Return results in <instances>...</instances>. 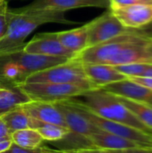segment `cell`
Segmentation results:
<instances>
[{
	"mask_svg": "<svg viewBox=\"0 0 152 153\" xmlns=\"http://www.w3.org/2000/svg\"><path fill=\"white\" fill-rule=\"evenodd\" d=\"M72 153H107L106 151L99 148H81L76 150H69Z\"/></svg>",
	"mask_w": 152,
	"mask_h": 153,
	"instance_id": "28",
	"label": "cell"
},
{
	"mask_svg": "<svg viewBox=\"0 0 152 153\" xmlns=\"http://www.w3.org/2000/svg\"><path fill=\"white\" fill-rule=\"evenodd\" d=\"M20 107L27 115L38 121L67 127L62 114L54 103L30 100Z\"/></svg>",
	"mask_w": 152,
	"mask_h": 153,
	"instance_id": "14",
	"label": "cell"
},
{
	"mask_svg": "<svg viewBox=\"0 0 152 153\" xmlns=\"http://www.w3.org/2000/svg\"><path fill=\"white\" fill-rule=\"evenodd\" d=\"M73 99L99 117L134 127L152 134V130L144 126L124 104L120 102L116 96L102 89L87 91Z\"/></svg>",
	"mask_w": 152,
	"mask_h": 153,
	"instance_id": "4",
	"label": "cell"
},
{
	"mask_svg": "<svg viewBox=\"0 0 152 153\" xmlns=\"http://www.w3.org/2000/svg\"><path fill=\"white\" fill-rule=\"evenodd\" d=\"M41 148L44 153H72L69 150H54L46 146H41Z\"/></svg>",
	"mask_w": 152,
	"mask_h": 153,
	"instance_id": "32",
	"label": "cell"
},
{
	"mask_svg": "<svg viewBox=\"0 0 152 153\" xmlns=\"http://www.w3.org/2000/svg\"><path fill=\"white\" fill-rule=\"evenodd\" d=\"M118 72L128 78L131 77H152V64L139 63L114 66Z\"/></svg>",
	"mask_w": 152,
	"mask_h": 153,
	"instance_id": "23",
	"label": "cell"
},
{
	"mask_svg": "<svg viewBox=\"0 0 152 153\" xmlns=\"http://www.w3.org/2000/svg\"><path fill=\"white\" fill-rule=\"evenodd\" d=\"M30 101V98L18 87L8 86L0 89V116Z\"/></svg>",
	"mask_w": 152,
	"mask_h": 153,
	"instance_id": "19",
	"label": "cell"
},
{
	"mask_svg": "<svg viewBox=\"0 0 152 153\" xmlns=\"http://www.w3.org/2000/svg\"><path fill=\"white\" fill-rule=\"evenodd\" d=\"M110 10L128 29L139 30L152 22V5H128Z\"/></svg>",
	"mask_w": 152,
	"mask_h": 153,
	"instance_id": "13",
	"label": "cell"
},
{
	"mask_svg": "<svg viewBox=\"0 0 152 153\" xmlns=\"http://www.w3.org/2000/svg\"><path fill=\"white\" fill-rule=\"evenodd\" d=\"M12 144H13V142H12L11 138L0 142V153L8 151V150L11 148Z\"/></svg>",
	"mask_w": 152,
	"mask_h": 153,
	"instance_id": "30",
	"label": "cell"
},
{
	"mask_svg": "<svg viewBox=\"0 0 152 153\" xmlns=\"http://www.w3.org/2000/svg\"><path fill=\"white\" fill-rule=\"evenodd\" d=\"M150 150V152H151V153H152V149H149Z\"/></svg>",
	"mask_w": 152,
	"mask_h": 153,
	"instance_id": "37",
	"label": "cell"
},
{
	"mask_svg": "<svg viewBox=\"0 0 152 153\" xmlns=\"http://www.w3.org/2000/svg\"><path fill=\"white\" fill-rule=\"evenodd\" d=\"M12 17L5 35L0 39V53L22 49L26 38L39 26L57 22L64 24H75L76 22L68 20L65 12L53 10L21 11L11 9Z\"/></svg>",
	"mask_w": 152,
	"mask_h": 153,
	"instance_id": "2",
	"label": "cell"
},
{
	"mask_svg": "<svg viewBox=\"0 0 152 153\" xmlns=\"http://www.w3.org/2000/svg\"><path fill=\"white\" fill-rule=\"evenodd\" d=\"M76 58L82 63L112 66L152 64V35L131 30L108 41L85 48Z\"/></svg>",
	"mask_w": 152,
	"mask_h": 153,
	"instance_id": "1",
	"label": "cell"
},
{
	"mask_svg": "<svg viewBox=\"0 0 152 153\" xmlns=\"http://www.w3.org/2000/svg\"><path fill=\"white\" fill-rule=\"evenodd\" d=\"M23 50L30 54L74 59L78 54L65 48L59 41L56 32H45L35 35L25 44Z\"/></svg>",
	"mask_w": 152,
	"mask_h": 153,
	"instance_id": "10",
	"label": "cell"
},
{
	"mask_svg": "<svg viewBox=\"0 0 152 153\" xmlns=\"http://www.w3.org/2000/svg\"><path fill=\"white\" fill-rule=\"evenodd\" d=\"M116 97L144 126L152 130V107L123 97Z\"/></svg>",
	"mask_w": 152,
	"mask_h": 153,
	"instance_id": "21",
	"label": "cell"
},
{
	"mask_svg": "<svg viewBox=\"0 0 152 153\" xmlns=\"http://www.w3.org/2000/svg\"><path fill=\"white\" fill-rule=\"evenodd\" d=\"M36 130L39 133L44 141L49 142L62 141L71 134V131L67 127L47 123H43Z\"/></svg>",
	"mask_w": 152,
	"mask_h": 153,
	"instance_id": "22",
	"label": "cell"
},
{
	"mask_svg": "<svg viewBox=\"0 0 152 153\" xmlns=\"http://www.w3.org/2000/svg\"><path fill=\"white\" fill-rule=\"evenodd\" d=\"M60 43L67 49L80 54L87 48V29L86 25L73 29L70 30H64L56 32Z\"/></svg>",
	"mask_w": 152,
	"mask_h": 153,
	"instance_id": "18",
	"label": "cell"
},
{
	"mask_svg": "<svg viewBox=\"0 0 152 153\" xmlns=\"http://www.w3.org/2000/svg\"><path fill=\"white\" fill-rule=\"evenodd\" d=\"M131 81L152 90V77H131Z\"/></svg>",
	"mask_w": 152,
	"mask_h": 153,
	"instance_id": "27",
	"label": "cell"
},
{
	"mask_svg": "<svg viewBox=\"0 0 152 153\" xmlns=\"http://www.w3.org/2000/svg\"><path fill=\"white\" fill-rule=\"evenodd\" d=\"M99 89L115 96L129 99L152 107V90L131 81L129 78L109 83Z\"/></svg>",
	"mask_w": 152,
	"mask_h": 153,
	"instance_id": "12",
	"label": "cell"
},
{
	"mask_svg": "<svg viewBox=\"0 0 152 153\" xmlns=\"http://www.w3.org/2000/svg\"><path fill=\"white\" fill-rule=\"evenodd\" d=\"M0 117L4 122L10 134L18 130L27 128L37 129L43 124L42 122L38 121L27 115L20 106L3 114Z\"/></svg>",
	"mask_w": 152,
	"mask_h": 153,
	"instance_id": "17",
	"label": "cell"
},
{
	"mask_svg": "<svg viewBox=\"0 0 152 153\" xmlns=\"http://www.w3.org/2000/svg\"><path fill=\"white\" fill-rule=\"evenodd\" d=\"M70 100L83 113V115L89 119V121L101 131L110 133L123 137L126 140L134 142L145 149H152V134L136 129L134 127L99 117L98 115L90 111L73 98Z\"/></svg>",
	"mask_w": 152,
	"mask_h": 153,
	"instance_id": "7",
	"label": "cell"
},
{
	"mask_svg": "<svg viewBox=\"0 0 152 153\" xmlns=\"http://www.w3.org/2000/svg\"><path fill=\"white\" fill-rule=\"evenodd\" d=\"M4 87H5V86H4V84H3V83L0 82V89H2V88H4Z\"/></svg>",
	"mask_w": 152,
	"mask_h": 153,
	"instance_id": "34",
	"label": "cell"
},
{
	"mask_svg": "<svg viewBox=\"0 0 152 153\" xmlns=\"http://www.w3.org/2000/svg\"><path fill=\"white\" fill-rule=\"evenodd\" d=\"M13 143L23 149H37L42 145L43 138L36 129L18 130L10 134Z\"/></svg>",
	"mask_w": 152,
	"mask_h": 153,
	"instance_id": "20",
	"label": "cell"
},
{
	"mask_svg": "<svg viewBox=\"0 0 152 153\" xmlns=\"http://www.w3.org/2000/svg\"><path fill=\"white\" fill-rule=\"evenodd\" d=\"M2 137H10V133L4 122L0 117V138Z\"/></svg>",
	"mask_w": 152,
	"mask_h": 153,
	"instance_id": "29",
	"label": "cell"
},
{
	"mask_svg": "<svg viewBox=\"0 0 152 153\" xmlns=\"http://www.w3.org/2000/svg\"><path fill=\"white\" fill-rule=\"evenodd\" d=\"M89 139L94 148H99L101 150L124 151L133 148H143L134 142L104 131H100L90 135Z\"/></svg>",
	"mask_w": 152,
	"mask_h": 153,
	"instance_id": "16",
	"label": "cell"
},
{
	"mask_svg": "<svg viewBox=\"0 0 152 153\" xmlns=\"http://www.w3.org/2000/svg\"><path fill=\"white\" fill-rule=\"evenodd\" d=\"M121 152H123L124 153H151L149 149H145V148H133V149L124 150Z\"/></svg>",
	"mask_w": 152,
	"mask_h": 153,
	"instance_id": "31",
	"label": "cell"
},
{
	"mask_svg": "<svg viewBox=\"0 0 152 153\" xmlns=\"http://www.w3.org/2000/svg\"><path fill=\"white\" fill-rule=\"evenodd\" d=\"M85 25L87 48L99 45L132 30L125 27L110 9Z\"/></svg>",
	"mask_w": 152,
	"mask_h": 153,
	"instance_id": "8",
	"label": "cell"
},
{
	"mask_svg": "<svg viewBox=\"0 0 152 153\" xmlns=\"http://www.w3.org/2000/svg\"><path fill=\"white\" fill-rule=\"evenodd\" d=\"M18 86L30 100L55 103L80 96L88 90L74 84L50 82H23Z\"/></svg>",
	"mask_w": 152,
	"mask_h": 153,
	"instance_id": "6",
	"label": "cell"
},
{
	"mask_svg": "<svg viewBox=\"0 0 152 153\" xmlns=\"http://www.w3.org/2000/svg\"><path fill=\"white\" fill-rule=\"evenodd\" d=\"M138 4L152 5V0H110L109 9L125 7L128 5H138Z\"/></svg>",
	"mask_w": 152,
	"mask_h": 153,
	"instance_id": "25",
	"label": "cell"
},
{
	"mask_svg": "<svg viewBox=\"0 0 152 153\" xmlns=\"http://www.w3.org/2000/svg\"><path fill=\"white\" fill-rule=\"evenodd\" d=\"M83 7L109 8L110 0H33L30 4L18 8L21 11L53 10L66 12Z\"/></svg>",
	"mask_w": 152,
	"mask_h": 153,
	"instance_id": "11",
	"label": "cell"
},
{
	"mask_svg": "<svg viewBox=\"0 0 152 153\" xmlns=\"http://www.w3.org/2000/svg\"><path fill=\"white\" fill-rule=\"evenodd\" d=\"M104 151H106L107 153H124L121 151H114V150H104Z\"/></svg>",
	"mask_w": 152,
	"mask_h": 153,
	"instance_id": "33",
	"label": "cell"
},
{
	"mask_svg": "<svg viewBox=\"0 0 152 153\" xmlns=\"http://www.w3.org/2000/svg\"><path fill=\"white\" fill-rule=\"evenodd\" d=\"M4 1H6V0H0V4H1L3 2H4Z\"/></svg>",
	"mask_w": 152,
	"mask_h": 153,
	"instance_id": "36",
	"label": "cell"
},
{
	"mask_svg": "<svg viewBox=\"0 0 152 153\" xmlns=\"http://www.w3.org/2000/svg\"><path fill=\"white\" fill-rule=\"evenodd\" d=\"M9 150L11 151L12 153H44V152L42 151L41 146L37 149H23V148L14 145L13 143L12 144V146Z\"/></svg>",
	"mask_w": 152,
	"mask_h": 153,
	"instance_id": "26",
	"label": "cell"
},
{
	"mask_svg": "<svg viewBox=\"0 0 152 153\" xmlns=\"http://www.w3.org/2000/svg\"><path fill=\"white\" fill-rule=\"evenodd\" d=\"M54 104L62 114L71 134H75L76 137L89 138L90 135L101 131L89 121L71 100L55 102Z\"/></svg>",
	"mask_w": 152,
	"mask_h": 153,
	"instance_id": "9",
	"label": "cell"
},
{
	"mask_svg": "<svg viewBox=\"0 0 152 153\" xmlns=\"http://www.w3.org/2000/svg\"><path fill=\"white\" fill-rule=\"evenodd\" d=\"M70 59L30 54L22 49L0 53V82L5 86L23 83L30 75Z\"/></svg>",
	"mask_w": 152,
	"mask_h": 153,
	"instance_id": "3",
	"label": "cell"
},
{
	"mask_svg": "<svg viewBox=\"0 0 152 153\" xmlns=\"http://www.w3.org/2000/svg\"><path fill=\"white\" fill-rule=\"evenodd\" d=\"M87 78L97 88L99 89L112 82L127 79L128 77L118 72L114 66L102 64L82 63Z\"/></svg>",
	"mask_w": 152,
	"mask_h": 153,
	"instance_id": "15",
	"label": "cell"
},
{
	"mask_svg": "<svg viewBox=\"0 0 152 153\" xmlns=\"http://www.w3.org/2000/svg\"><path fill=\"white\" fill-rule=\"evenodd\" d=\"M24 82L74 84L84 87L88 91L97 89L87 78L83 69L82 62H81L77 58L70 59L64 64L37 72L27 77Z\"/></svg>",
	"mask_w": 152,
	"mask_h": 153,
	"instance_id": "5",
	"label": "cell"
},
{
	"mask_svg": "<svg viewBox=\"0 0 152 153\" xmlns=\"http://www.w3.org/2000/svg\"><path fill=\"white\" fill-rule=\"evenodd\" d=\"M12 17V11L8 7V2L4 1L0 4V39L5 35Z\"/></svg>",
	"mask_w": 152,
	"mask_h": 153,
	"instance_id": "24",
	"label": "cell"
},
{
	"mask_svg": "<svg viewBox=\"0 0 152 153\" xmlns=\"http://www.w3.org/2000/svg\"><path fill=\"white\" fill-rule=\"evenodd\" d=\"M1 153H12V152H11V151H10V150H8V151H6V152H1Z\"/></svg>",
	"mask_w": 152,
	"mask_h": 153,
	"instance_id": "35",
	"label": "cell"
}]
</instances>
